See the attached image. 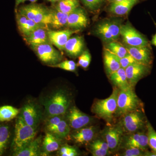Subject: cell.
Segmentation results:
<instances>
[{
  "mask_svg": "<svg viewBox=\"0 0 156 156\" xmlns=\"http://www.w3.org/2000/svg\"><path fill=\"white\" fill-rule=\"evenodd\" d=\"M62 140L53 134L47 132L43 142V152L45 156L58 150L61 146Z\"/></svg>",
  "mask_w": 156,
  "mask_h": 156,
  "instance_id": "484cf974",
  "label": "cell"
},
{
  "mask_svg": "<svg viewBox=\"0 0 156 156\" xmlns=\"http://www.w3.org/2000/svg\"><path fill=\"white\" fill-rule=\"evenodd\" d=\"M138 0H123L111 3L109 11L113 14L122 16L128 14Z\"/></svg>",
  "mask_w": 156,
  "mask_h": 156,
  "instance_id": "d4e9b609",
  "label": "cell"
},
{
  "mask_svg": "<svg viewBox=\"0 0 156 156\" xmlns=\"http://www.w3.org/2000/svg\"><path fill=\"white\" fill-rule=\"evenodd\" d=\"M37 128L29 126L19 116L16 120L12 149L14 153L22 149L33 140L36 135Z\"/></svg>",
  "mask_w": 156,
  "mask_h": 156,
  "instance_id": "277c9868",
  "label": "cell"
},
{
  "mask_svg": "<svg viewBox=\"0 0 156 156\" xmlns=\"http://www.w3.org/2000/svg\"><path fill=\"white\" fill-rule=\"evenodd\" d=\"M89 150L92 156H105L110 153L108 145L104 139H97L89 143Z\"/></svg>",
  "mask_w": 156,
  "mask_h": 156,
  "instance_id": "83f0119b",
  "label": "cell"
},
{
  "mask_svg": "<svg viewBox=\"0 0 156 156\" xmlns=\"http://www.w3.org/2000/svg\"><path fill=\"white\" fill-rule=\"evenodd\" d=\"M109 2L113 3L115 2H120V1H123V0H108Z\"/></svg>",
  "mask_w": 156,
  "mask_h": 156,
  "instance_id": "ee69618b",
  "label": "cell"
},
{
  "mask_svg": "<svg viewBox=\"0 0 156 156\" xmlns=\"http://www.w3.org/2000/svg\"><path fill=\"white\" fill-rule=\"evenodd\" d=\"M24 2V0H15V9L17 10V7L21 3Z\"/></svg>",
  "mask_w": 156,
  "mask_h": 156,
  "instance_id": "60d3db41",
  "label": "cell"
},
{
  "mask_svg": "<svg viewBox=\"0 0 156 156\" xmlns=\"http://www.w3.org/2000/svg\"><path fill=\"white\" fill-rule=\"evenodd\" d=\"M30 47L41 61L49 66L59 63L62 59L61 53L50 43H45Z\"/></svg>",
  "mask_w": 156,
  "mask_h": 156,
  "instance_id": "ba28073f",
  "label": "cell"
},
{
  "mask_svg": "<svg viewBox=\"0 0 156 156\" xmlns=\"http://www.w3.org/2000/svg\"><path fill=\"white\" fill-rule=\"evenodd\" d=\"M146 128L147 135L149 147L150 148L152 151L156 153V131L150 122L148 121L147 122Z\"/></svg>",
  "mask_w": 156,
  "mask_h": 156,
  "instance_id": "836d02e7",
  "label": "cell"
},
{
  "mask_svg": "<svg viewBox=\"0 0 156 156\" xmlns=\"http://www.w3.org/2000/svg\"><path fill=\"white\" fill-rule=\"evenodd\" d=\"M122 25L119 21L106 20L98 23L94 32L104 41L108 43L116 41L120 36Z\"/></svg>",
  "mask_w": 156,
  "mask_h": 156,
  "instance_id": "52a82bcc",
  "label": "cell"
},
{
  "mask_svg": "<svg viewBox=\"0 0 156 156\" xmlns=\"http://www.w3.org/2000/svg\"><path fill=\"white\" fill-rule=\"evenodd\" d=\"M104 140L106 141L110 151H115L121 146L124 133L119 124L108 126L103 133Z\"/></svg>",
  "mask_w": 156,
  "mask_h": 156,
  "instance_id": "4fadbf2b",
  "label": "cell"
},
{
  "mask_svg": "<svg viewBox=\"0 0 156 156\" xmlns=\"http://www.w3.org/2000/svg\"><path fill=\"white\" fill-rule=\"evenodd\" d=\"M66 113V119L70 127L76 130L88 126L92 120L91 117L81 112L76 106L69 109Z\"/></svg>",
  "mask_w": 156,
  "mask_h": 156,
  "instance_id": "7c38bea8",
  "label": "cell"
},
{
  "mask_svg": "<svg viewBox=\"0 0 156 156\" xmlns=\"http://www.w3.org/2000/svg\"><path fill=\"white\" fill-rule=\"evenodd\" d=\"M58 155L60 156H76L79 153L76 149L73 147L65 144L61 146L58 152Z\"/></svg>",
  "mask_w": 156,
  "mask_h": 156,
  "instance_id": "e575fe53",
  "label": "cell"
},
{
  "mask_svg": "<svg viewBox=\"0 0 156 156\" xmlns=\"http://www.w3.org/2000/svg\"><path fill=\"white\" fill-rule=\"evenodd\" d=\"M50 67L58 68L68 71L75 72L77 69V65L73 60H65Z\"/></svg>",
  "mask_w": 156,
  "mask_h": 156,
  "instance_id": "d590c367",
  "label": "cell"
},
{
  "mask_svg": "<svg viewBox=\"0 0 156 156\" xmlns=\"http://www.w3.org/2000/svg\"><path fill=\"white\" fill-rule=\"evenodd\" d=\"M10 136V131L7 125H0V156L5 151Z\"/></svg>",
  "mask_w": 156,
  "mask_h": 156,
  "instance_id": "1f68e13d",
  "label": "cell"
},
{
  "mask_svg": "<svg viewBox=\"0 0 156 156\" xmlns=\"http://www.w3.org/2000/svg\"><path fill=\"white\" fill-rule=\"evenodd\" d=\"M138 62H139L136 61V59L134 57H132L129 53L122 58H120L121 67L124 69L131 65L134 64V63H138Z\"/></svg>",
  "mask_w": 156,
  "mask_h": 156,
  "instance_id": "ab89813d",
  "label": "cell"
},
{
  "mask_svg": "<svg viewBox=\"0 0 156 156\" xmlns=\"http://www.w3.org/2000/svg\"><path fill=\"white\" fill-rule=\"evenodd\" d=\"M131 87L119 89L118 99L116 116L123 115L136 110L142 109V103Z\"/></svg>",
  "mask_w": 156,
  "mask_h": 156,
  "instance_id": "3957f363",
  "label": "cell"
},
{
  "mask_svg": "<svg viewBox=\"0 0 156 156\" xmlns=\"http://www.w3.org/2000/svg\"><path fill=\"white\" fill-rule=\"evenodd\" d=\"M89 20L85 10L79 7L69 13L67 19V27L75 30L87 27Z\"/></svg>",
  "mask_w": 156,
  "mask_h": 156,
  "instance_id": "e0dca14e",
  "label": "cell"
},
{
  "mask_svg": "<svg viewBox=\"0 0 156 156\" xmlns=\"http://www.w3.org/2000/svg\"><path fill=\"white\" fill-rule=\"evenodd\" d=\"M105 0H81L83 4L88 9L95 10L99 9Z\"/></svg>",
  "mask_w": 156,
  "mask_h": 156,
  "instance_id": "f35d334b",
  "label": "cell"
},
{
  "mask_svg": "<svg viewBox=\"0 0 156 156\" xmlns=\"http://www.w3.org/2000/svg\"><path fill=\"white\" fill-rule=\"evenodd\" d=\"M27 1H30V2L31 3H35L36 2L37 0H24V2Z\"/></svg>",
  "mask_w": 156,
  "mask_h": 156,
  "instance_id": "f6af8a7d",
  "label": "cell"
},
{
  "mask_svg": "<svg viewBox=\"0 0 156 156\" xmlns=\"http://www.w3.org/2000/svg\"><path fill=\"white\" fill-rule=\"evenodd\" d=\"M50 20L49 27L54 30L67 27L68 14L63 13L55 8L50 9Z\"/></svg>",
  "mask_w": 156,
  "mask_h": 156,
  "instance_id": "cb8c5ba5",
  "label": "cell"
},
{
  "mask_svg": "<svg viewBox=\"0 0 156 156\" xmlns=\"http://www.w3.org/2000/svg\"><path fill=\"white\" fill-rule=\"evenodd\" d=\"M105 49L119 58H122L128 54L126 47L115 41L108 43Z\"/></svg>",
  "mask_w": 156,
  "mask_h": 156,
  "instance_id": "d6a6232c",
  "label": "cell"
},
{
  "mask_svg": "<svg viewBox=\"0 0 156 156\" xmlns=\"http://www.w3.org/2000/svg\"><path fill=\"white\" fill-rule=\"evenodd\" d=\"M96 133V129L94 126L85 127L76 130L71 134V137L73 141L79 145L89 143L94 139Z\"/></svg>",
  "mask_w": 156,
  "mask_h": 156,
  "instance_id": "ffe728a7",
  "label": "cell"
},
{
  "mask_svg": "<svg viewBox=\"0 0 156 156\" xmlns=\"http://www.w3.org/2000/svg\"><path fill=\"white\" fill-rule=\"evenodd\" d=\"M91 60V56L89 51L84 50L79 56L78 65L84 69L89 67Z\"/></svg>",
  "mask_w": 156,
  "mask_h": 156,
  "instance_id": "8d00e7d4",
  "label": "cell"
},
{
  "mask_svg": "<svg viewBox=\"0 0 156 156\" xmlns=\"http://www.w3.org/2000/svg\"><path fill=\"white\" fill-rule=\"evenodd\" d=\"M18 109L10 105H5L0 107V122L11 121L20 113Z\"/></svg>",
  "mask_w": 156,
  "mask_h": 156,
  "instance_id": "4dcf8cb0",
  "label": "cell"
},
{
  "mask_svg": "<svg viewBox=\"0 0 156 156\" xmlns=\"http://www.w3.org/2000/svg\"><path fill=\"white\" fill-rule=\"evenodd\" d=\"M151 44L156 47V33L153 37L151 40Z\"/></svg>",
  "mask_w": 156,
  "mask_h": 156,
  "instance_id": "b9f144b4",
  "label": "cell"
},
{
  "mask_svg": "<svg viewBox=\"0 0 156 156\" xmlns=\"http://www.w3.org/2000/svg\"><path fill=\"white\" fill-rule=\"evenodd\" d=\"M46 1H47V2H50L54 4V3H56L58 2L61 1V0H46Z\"/></svg>",
  "mask_w": 156,
  "mask_h": 156,
  "instance_id": "7bdbcfd3",
  "label": "cell"
},
{
  "mask_svg": "<svg viewBox=\"0 0 156 156\" xmlns=\"http://www.w3.org/2000/svg\"><path fill=\"white\" fill-rule=\"evenodd\" d=\"M20 116L29 126L37 128L41 119V112L38 106L32 101L26 103L20 112Z\"/></svg>",
  "mask_w": 156,
  "mask_h": 156,
  "instance_id": "8fae6325",
  "label": "cell"
},
{
  "mask_svg": "<svg viewBox=\"0 0 156 156\" xmlns=\"http://www.w3.org/2000/svg\"><path fill=\"white\" fill-rule=\"evenodd\" d=\"M78 31L71 29L57 30L49 29L48 32V38L52 45H54L59 50H63L69 39L73 34Z\"/></svg>",
  "mask_w": 156,
  "mask_h": 156,
  "instance_id": "2e32d148",
  "label": "cell"
},
{
  "mask_svg": "<svg viewBox=\"0 0 156 156\" xmlns=\"http://www.w3.org/2000/svg\"><path fill=\"white\" fill-rule=\"evenodd\" d=\"M84 48L83 37L76 36L69 38L65 46L64 50L69 56L76 58L83 53Z\"/></svg>",
  "mask_w": 156,
  "mask_h": 156,
  "instance_id": "44dd1931",
  "label": "cell"
},
{
  "mask_svg": "<svg viewBox=\"0 0 156 156\" xmlns=\"http://www.w3.org/2000/svg\"><path fill=\"white\" fill-rule=\"evenodd\" d=\"M150 66L138 63H134L125 69L127 80L130 86L134 88L136 84L150 72Z\"/></svg>",
  "mask_w": 156,
  "mask_h": 156,
  "instance_id": "9a60e30c",
  "label": "cell"
},
{
  "mask_svg": "<svg viewBox=\"0 0 156 156\" xmlns=\"http://www.w3.org/2000/svg\"><path fill=\"white\" fill-rule=\"evenodd\" d=\"M129 54L140 63L150 66L152 63L151 52L148 46H125Z\"/></svg>",
  "mask_w": 156,
  "mask_h": 156,
  "instance_id": "ac0fdd59",
  "label": "cell"
},
{
  "mask_svg": "<svg viewBox=\"0 0 156 156\" xmlns=\"http://www.w3.org/2000/svg\"><path fill=\"white\" fill-rule=\"evenodd\" d=\"M64 115L48 117L45 124L47 131L62 140L69 136L70 131V127Z\"/></svg>",
  "mask_w": 156,
  "mask_h": 156,
  "instance_id": "9c48e42d",
  "label": "cell"
},
{
  "mask_svg": "<svg viewBox=\"0 0 156 156\" xmlns=\"http://www.w3.org/2000/svg\"><path fill=\"white\" fill-rule=\"evenodd\" d=\"M16 17L17 27L23 38L28 36L37 29L41 27L49 29L44 25L39 24L29 19L17 11H16Z\"/></svg>",
  "mask_w": 156,
  "mask_h": 156,
  "instance_id": "d6986e66",
  "label": "cell"
},
{
  "mask_svg": "<svg viewBox=\"0 0 156 156\" xmlns=\"http://www.w3.org/2000/svg\"><path fill=\"white\" fill-rule=\"evenodd\" d=\"M124 150L119 155L123 156H144L145 151L135 147L123 148Z\"/></svg>",
  "mask_w": 156,
  "mask_h": 156,
  "instance_id": "74e56055",
  "label": "cell"
},
{
  "mask_svg": "<svg viewBox=\"0 0 156 156\" xmlns=\"http://www.w3.org/2000/svg\"><path fill=\"white\" fill-rule=\"evenodd\" d=\"M120 36L126 45L133 46H148V42L145 37L133 27L129 23L122 25Z\"/></svg>",
  "mask_w": 156,
  "mask_h": 156,
  "instance_id": "30bf717a",
  "label": "cell"
},
{
  "mask_svg": "<svg viewBox=\"0 0 156 156\" xmlns=\"http://www.w3.org/2000/svg\"><path fill=\"white\" fill-rule=\"evenodd\" d=\"M104 63L108 76L117 71L121 67L120 58L106 49L104 53Z\"/></svg>",
  "mask_w": 156,
  "mask_h": 156,
  "instance_id": "4316f807",
  "label": "cell"
},
{
  "mask_svg": "<svg viewBox=\"0 0 156 156\" xmlns=\"http://www.w3.org/2000/svg\"><path fill=\"white\" fill-rule=\"evenodd\" d=\"M119 125L124 134H131L141 131L146 127L147 121L142 109L130 112L121 116Z\"/></svg>",
  "mask_w": 156,
  "mask_h": 156,
  "instance_id": "5b68a950",
  "label": "cell"
},
{
  "mask_svg": "<svg viewBox=\"0 0 156 156\" xmlns=\"http://www.w3.org/2000/svg\"><path fill=\"white\" fill-rule=\"evenodd\" d=\"M71 103L69 94L62 89L52 93L44 102L45 112L48 117L65 115Z\"/></svg>",
  "mask_w": 156,
  "mask_h": 156,
  "instance_id": "7a4b0ae2",
  "label": "cell"
},
{
  "mask_svg": "<svg viewBox=\"0 0 156 156\" xmlns=\"http://www.w3.org/2000/svg\"><path fill=\"white\" fill-rule=\"evenodd\" d=\"M122 144L123 148L135 147L147 151L149 147L147 132L139 131L123 135L121 145Z\"/></svg>",
  "mask_w": 156,
  "mask_h": 156,
  "instance_id": "5bb4252c",
  "label": "cell"
},
{
  "mask_svg": "<svg viewBox=\"0 0 156 156\" xmlns=\"http://www.w3.org/2000/svg\"><path fill=\"white\" fill-rule=\"evenodd\" d=\"M48 30L49 29L45 27L37 29L29 35L23 38V39L30 46H36L45 43H50L48 38Z\"/></svg>",
  "mask_w": 156,
  "mask_h": 156,
  "instance_id": "603a6c76",
  "label": "cell"
},
{
  "mask_svg": "<svg viewBox=\"0 0 156 156\" xmlns=\"http://www.w3.org/2000/svg\"><path fill=\"white\" fill-rule=\"evenodd\" d=\"M16 11L37 23L49 28L50 20V9L41 5L32 3L20 7Z\"/></svg>",
  "mask_w": 156,
  "mask_h": 156,
  "instance_id": "8992f818",
  "label": "cell"
},
{
  "mask_svg": "<svg viewBox=\"0 0 156 156\" xmlns=\"http://www.w3.org/2000/svg\"><path fill=\"white\" fill-rule=\"evenodd\" d=\"M41 136L34 139L22 149L13 154L15 156H45L41 151Z\"/></svg>",
  "mask_w": 156,
  "mask_h": 156,
  "instance_id": "7402d4cb",
  "label": "cell"
},
{
  "mask_svg": "<svg viewBox=\"0 0 156 156\" xmlns=\"http://www.w3.org/2000/svg\"><path fill=\"white\" fill-rule=\"evenodd\" d=\"M108 76L112 83L118 89H125L131 87L128 83L126 71L122 68H120L117 71Z\"/></svg>",
  "mask_w": 156,
  "mask_h": 156,
  "instance_id": "f1b7e54d",
  "label": "cell"
},
{
  "mask_svg": "<svg viewBox=\"0 0 156 156\" xmlns=\"http://www.w3.org/2000/svg\"><path fill=\"white\" fill-rule=\"evenodd\" d=\"M79 7V0H61L56 3L54 8L63 13L69 14Z\"/></svg>",
  "mask_w": 156,
  "mask_h": 156,
  "instance_id": "f546056e",
  "label": "cell"
},
{
  "mask_svg": "<svg viewBox=\"0 0 156 156\" xmlns=\"http://www.w3.org/2000/svg\"><path fill=\"white\" fill-rule=\"evenodd\" d=\"M119 89L113 88L109 97L104 99L97 100L92 105L91 111L96 116L109 123L116 116L117 108V99Z\"/></svg>",
  "mask_w": 156,
  "mask_h": 156,
  "instance_id": "6da1fadb",
  "label": "cell"
}]
</instances>
